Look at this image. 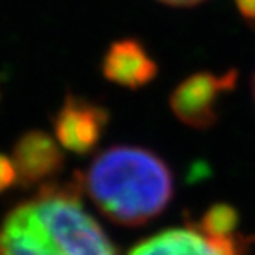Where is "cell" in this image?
<instances>
[{"mask_svg":"<svg viewBox=\"0 0 255 255\" xmlns=\"http://www.w3.org/2000/svg\"><path fill=\"white\" fill-rule=\"evenodd\" d=\"M234 2L239 14L245 18V21L255 27V0H234Z\"/></svg>","mask_w":255,"mask_h":255,"instance_id":"10","label":"cell"},{"mask_svg":"<svg viewBox=\"0 0 255 255\" xmlns=\"http://www.w3.org/2000/svg\"><path fill=\"white\" fill-rule=\"evenodd\" d=\"M11 159L16 168L18 183L23 188L44 184L64 167L60 143L39 129L23 133L16 140Z\"/></svg>","mask_w":255,"mask_h":255,"instance_id":"6","label":"cell"},{"mask_svg":"<svg viewBox=\"0 0 255 255\" xmlns=\"http://www.w3.org/2000/svg\"><path fill=\"white\" fill-rule=\"evenodd\" d=\"M105 78L126 89H140L158 75V64L140 41H114L101 62Z\"/></svg>","mask_w":255,"mask_h":255,"instance_id":"7","label":"cell"},{"mask_svg":"<svg viewBox=\"0 0 255 255\" xmlns=\"http://www.w3.org/2000/svg\"><path fill=\"white\" fill-rule=\"evenodd\" d=\"M159 2H163V4H168V5H177V7H186V5L200 4L204 0H159Z\"/></svg>","mask_w":255,"mask_h":255,"instance_id":"11","label":"cell"},{"mask_svg":"<svg viewBox=\"0 0 255 255\" xmlns=\"http://www.w3.org/2000/svg\"><path fill=\"white\" fill-rule=\"evenodd\" d=\"M239 225V213L231 204H215L199 220L197 227L213 238H236Z\"/></svg>","mask_w":255,"mask_h":255,"instance_id":"8","label":"cell"},{"mask_svg":"<svg viewBox=\"0 0 255 255\" xmlns=\"http://www.w3.org/2000/svg\"><path fill=\"white\" fill-rule=\"evenodd\" d=\"M128 255H245V241L241 236L213 238L190 223L143 239Z\"/></svg>","mask_w":255,"mask_h":255,"instance_id":"5","label":"cell"},{"mask_svg":"<svg viewBox=\"0 0 255 255\" xmlns=\"http://www.w3.org/2000/svg\"><path fill=\"white\" fill-rule=\"evenodd\" d=\"M238 80L234 69L215 75L200 71L183 80L170 94V108L183 124L195 129H207L218 121L222 94L232 91Z\"/></svg>","mask_w":255,"mask_h":255,"instance_id":"3","label":"cell"},{"mask_svg":"<svg viewBox=\"0 0 255 255\" xmlns=\"http://www.w3.org/2000/svg\"><path fill=\"white\" fill-rule=\"evenodd\" d=\"M252 241H255V236H254V238H252Z\"/></svg>","mask_w":255,"mask_h":255,"instance_id":"13","label":"cell"},{"mask_svg":"<svg viewBox=\"0 0 255 255\" xmlns=\"http://www.w3.org/2000/svg\"><path fill=\"white\" fill-rule=\"evenodd\" d=\"M108 110L78 96H68L53 117L55 140L76 156L89 154L100 143L108 126Z\"/></svg>","mask_w":255,"mask_h":255,"instance_id":"4","label":"cell"},{"mask_svg":"<svg viewBox=\"0 0 255 255\" xmlns=\"http://www.w3.org/2000/svg\"><path fill=\"white\" fill-rule=\"evenodd\" d=\"M82 186L48 183L0 223V255H117L82 206Z\"/></svg>","mask_w":255,"mask_h":255,"instance_id":"1","label":"cell"},{"mask_svg":"<svg viewBox=\"0 0 255 255\" xmlns=\"http://www.w3.org/2000/svg\"><path fill=\"white\" fill-rule=\"evenodd\" d=\"M16 183H18V175H16V168L14 163H12V159L0 152V193L7 191Z\"/></svg>","mask_w":255,"mask_h":255,"instance_id":"9","label":"cell"},{"mask_svg":"<svg viewBox=\"0 0 255 255\" xmlns=\"http://www.w3.org/2000/svg\"><path fill=\"white\" fill-rule=\"evenodd\" d=\"M76 177L101 215L123 227L149 223L174 197L170 167L156 152L138 145L105 149Z\"/></svg>","mask_w":255,"mask_h":255,"instance_id":"2","label":"cell"},{"mask_svg":"<svg viewBox=\"0 0 255 255\" xmlns=\"http://www.w3.org/2000/svg\"><path fill=\"white\" fill-rule=\"evenodd\" d=\"M252 89H254V100H255V75H254V82H252Z\"/></svg>","mask_w":255,"mask_h":255,"instance_id":"12","label":"cell"}]
</instances>
